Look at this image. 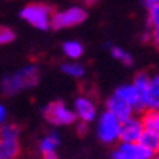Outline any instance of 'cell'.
I'll return each mask as SVG.
<instances>
[{"label": "cell", "mask_w": 159, "mask_h": 159, "mask_svg": "<svg viewBox=\"0 0 159 159\" xmlns=\"http://www.w3.org/2000/svg\"><path fill=\"white\" fill-rule=\"evenodd\" d=\"M39 83L38 65H25L0 80V93L5 96H16L21 91L31 89Z\"/></svg>", "instance_id": "6da1fadb"}, {"label": "cell", "mask_w": 159, "mask_h": 159, "mask_svg": "<svg viewBox=\"0 0 159 159\" xmlns=\"http://www.w3.org/2000/svg\"><path fill=\"white\" fill-rule=\"evenodd\" d=\"M21 20H25L28 25H31L36 30L46 31L52 26V16H54V10L52 7H49L46 3H28L25 5L20 11Z\"/></svg>", "instance_id": "7a4b0ae2"}, {"label": "cell", "mask_w": 159, "mask_h": 159, "mask_svg": "<svg viewBox=\"0 0 159 159\" xmlns=\"http://www.w3.org/2000/svg\"><path fill=\"white\" fill-rule=\"evenodd\" d=\"M42 115L50 125H55V127H67V125H73L76 122L75 111L70 109L62 101H54V102L47 104L44 111H42Z\"/></svg>", "instance_id": "3957f363"}, {"label": "cell", "mask_w": 159, "mask_h": 159, "mask_svg": "<svg viewBox=\"0 0 159 159\" xmlns=\"http://www.w3.org/2000/svg\"><path fill=\"white\" fill-rule=\"evenodd\" d=\"M120 132H122V122L115 117L114 114L109 111H104L98 119V138L106 143V144H112L115 141L120 140Z\"/></svg>", "instance_id": "277c9868"}, {"label": "cell", "mask_w": 159, "mask_h": 159, "mask_svg": "<svg viewBox=\"0 0 159 159\" xmlns=\"http://www.w3.org/2000/svg\"><path fill=\"white\" fill-rule=\"evenodd\" d=\"M88 13L83 7H68L65 10L54 11L52 16V28L54 30H67V28H73L81 25L86 20Z\"/></svg>", "instance_id": "5b68a950"}, {"label": "cell", "mask_w": 159, "mask_h": 159, "mask_svg": "<svg viewBox=\"0 0 159 159\" xmlns=\"http://www.w3.org/2000/svg\"><path fill=\"white\" fill-rule=\"evenodd\" d=\"M144 132L143 119L140 117H130L128 120L122 122V132H120V141L124 143H138Z\"/></svg>", "instance_id": "8992f818"}, {"label": "cell", "mask_w": 159, "mask_h": 159, "mask_svg": "<svg viewBox=\"0 0 159 159\" xmlns=\"http://www.w3.org/2000/svg\"><path fill=\"white\" fill-rule=\"evenodd\" d=\"M73 111L76 114V119L80 122H84V124H89L96 119L98 115V107L96 102L88 96H80L75 99L73 104Z\"/></svg>", "instance_id": "52a82bcc"}, {"label": "cell", "mask_w": 159, "mask_h": 159, "mask_svg": "<svg viewBox=\"0 0 159 159\" xmlns=\"http://www.w3.org/2000/svg\"><path fill=\"white\" fill-rule=\"evenodd\" d=\"M106 111H109L111 114H114L120 122H125L130 117H133L135 109L132 106H128L125 101H122L119 96L112 94L109 99L106 101Z\"/></svg>", "instance_id": "ba28073f"}, {"label": "cell", "mask_w": 159, "mask_h": 159, "mask_svg": "<svg viewBox=\"0 0 159 159\" xmlns=\"http://www.w3.org/2000/svg\"><path fill=\"white\" fill-rule=\"evenodd\" d=\"M115 96H119L122 101H125L128 106H132L135 111H143V99H141V94L140 91L136 89V86L132 83V84H122L119 86L114 93Z\"/></svg>", "instance_id": "9c48e42d"}, {"label": "cell", "mask_w": 159, "mask_h": 159, "mask_svg": "<svg viewBox=\"0 0 159 159\" xmlns=\"http://www.w3.org/2000/svg\"><path fill=\"white\" fill-rule=\"evenodd\" d=\"M143 107L146 111H157L159 109V75L151 76L148 91L143 96Z\"/></svg>", "instance_id": "30bf717a"}, {"label": "cell", "mask_w": 159, "mask_h": 159, "mask_svg": "<svg viewBox=\"0 0 159 159\" xmlns=\"http://www.w3.org/2000/svg\"><path fill=\"white\" fill-rule=\"evenodd\" d=\"M120 153H124L127 156H132V157H141V159H153V153L149 149H146L143 144L138 141V143H124L122 141L117 148Z\"/></svg>", "instance_id": "8fae6325"}, {"label": "cell", "mask_w": 159, "mask_h": 159, "mask_svg": "<svg viewBox=\"0 0 159 159\" xmlns=\"http://www.w3.org/2000/svg\"><path fill=\"white\" fill-rule=\"evenodd\" d=\"M20 153V140H10L0 136V159H18Z\"/></svg>", "instance_id": "7c38bea8"}, {"label": "cell", "mask_w": 159, "mask_h": 159, "mask_svg": "<svg viewBox=\"0 0 159 159\" xmlns=\"http://www.w3.org/2000/svg\"><path fill=\"white\" fill-rule=\"evenodd\" d=\"M59 146H60V136H59V133H55V132L46 135L44 138L39 141V151H41L42 156L55 154V151H57Z\"/></svg>", "instance_id": "4fadbf2b"}, {"label": "cell", "mask_w": 159, "mask_h": 159, "mask_svg": "<svg viewBox=\"0 0 159 159\" xmlns=\"http://www.w3.org/2000/svg\"><path fill=\"white\" fill-rule=\"evenodd\" d=\"M140 143H141L146 149H149L154 156L159 154V133L156 132V130H148V128H144Z\"/></svg>", "instance_id": "5bb4252c"}, {"label": "cell", "mask_w": 159, "mask_h": 159, "mask_svg": "<svg viewBox=\"0 0 159 159\" xmlns=\"http://www.w3.org/2000/svg\"><path fill=\"white\" fill-rule=\"evenodd\" d=\"M62 50L70 60H78L80 57L83 55L84 47H83L81 42H78V41H65L63 46H62Z\"/></svg>", "instance_id": "9a60e30c"}, {"label": "cell", "mask_w": 159, "mask_h": 159, "mask_svg": "<svg viewBox=\"0 0 159 159\" xmlns=\"http://www.w3.org/2000/svg\"><path fill=\"white\" fill-rule=\"evenodd\" d=\"M62 71L71 78H81L86 73V68H84V65L78 63L76 60H70V62L62 65Z\"/></svg>", "instance_id": "2e32d148"}, {"label": "cell", "mask_w": 159, "mask_h": 159, "mask_svg": "<svg viewBox=\"0 0 159 159\" xmlns=\"http://www.w3.org/2000/svg\"><path fill=\"white\" fill-rule=\"evenodd\" d=\"M141 119H143L144 128L156 130L159 133V109L157 111H146V114H144Z\"/></svg>", "instance_id": "e0dca14e"}, {"label": "cell", "mask_w": 159, "mask_h": 159, "mask_svg": "<svg viewBox=\"0 0 159 159\" xmlns=\"http://www.w3.org/2000/svg\"><path fill=\"white\" fill-rule=\"evenodd\" d=\"M149 81H151V76H148V73H138V75L135 76V80H133V84L136 86V89L140 91L141 99H143L144 94H146L148 86H149ZM143 109H144V107H143Z\"/></svg>", "instance_id": "ac0fdd59"}, {"label": "cell", "mask_w": 159, "mask_h": 159, "mask_svg": "<svg viewBox=\"0 0 159 159\" xmlns=\"http://www.w3.org/2000/svg\"><path fill=\"white\" fill-rule=\"evenodd\" d=\"M111 55L114 57L115 60H119L122 62L124 65H132L133 59H132V55H130L125 49H122V47H117V46H114L111 47Z\"/></svg>", "instance_id": "d6986e66"}, {"label": "cell", "mask_w": 159, "mask_h": 159, "mask_svg": "<svg viewBox=\"0 0 159 159\" xmlns=\"http://www.w3.org/2000/svg\"><path fill=\"white\" fill-rule=\"evenodd\" d=\"M0 136L10 140H20V127L15 124H5L3 127H0Z\"/></svg>", "instance_id": "ffe728a7"}, {"label": "cell", "mask_w": 159, "mask_h": 159, "mask_svg": "<svg viewBox=\"0 0 159 159\" xmlns=\"http://www.w3.org/2000/svg\"><path fill=\"white\" fill-rule=\"evenodd\" d=\"M15 41V31L8 26L0 25V46H7Z\"/></svg>", "instance_id": "44dd1931"}, {"label": "cell", "mask_w": 159, "mask_h": 159, "mask_svg": "<svg viewBox=\"0 0 159 159\" xmlns=\"http://www.w3.org/2000/svg\"><path fill=\"white\" fill-rule=\"evenodd\" d=\"M148 21L151 28L159 26V5H153L148 8Z\"/></svg>", "instance_id": "7402d4cb"}, {"label": "cell", "mask_w": 159, "mask_h": 159, "mask_svg": "<svg viewBox=\"0 0 159 159\" xmlns=\"http://www.w3.org/2000/svg\"><path fill=\"white\" fill-rule=\"evenodd\" d=\"M7 109H5V106L0 102V127H3L5 124H7Z\"/></svg>", "instance_id": "603a6c76"}, {"label": "cell", "mask_w": 159, "mask_h": 159, "mask_svg": "<svg viewBox=\"0 0 159 159\" xmlns=\"http://www.w3.org/2000/svg\"><path fill=\"white\" fill-rule=\"evenodd\" d=\"M112 159H141V157H132V156H127V154H124V153H120L119 149H114Z\"/></svg>", "instance_id": "cb8c5ba5"}, {"label": "cell", "mask_w": 159, "mask_h": 159, "mask_svg": "<svg viewBox=\"0 0 159 159\" xmlns=\"http://www.w3.org/2000/svg\"><path fill=\"white\" fill-rule=\"evenodd\" d=\"M151 38H153V42L156 44V47L159 49V26L153 28V33H151Z\"/></svg>", "instance_id": "d4e9b609"}, {"label": "cell", "mask_w": 159, "mask_h": 159, "mask_svg": "<svg viewBox=\"0 0 159 159\" xmlns=\"http://www.w3.org/2000/svg\"><path fill=\"white\" fill-rule=\"evenodd\" d=\"M144 3H146V7L149 8V7H153V5H159V0H143Z\"/></svg>", "instance_id": "484cf974"}, {"label": "cell", "mask_w": 159, "mask_h": 159, "mask_svg": "<svg viewBox=\"0 0 159 159\" xmlns=\"http://www.w3.org/2000/svg\"><path fill=\"white\" fill-rule=\"evenodd\" d=\"M42 159H57L55 154H47V156H42Z\"/></svg>", "instance_id": "4316f807"}, {"label": "cell", "mask_w": 159, "mask_h": 159, "mask_svg": "<svg viewBox=\"0 0 159 159\" xmlns=\"http://www.w3.org/2000/svg\"><path fill=\"white\" fill-rule=\"evenodd\" d=\"M154 159H159V154H156V157H154Z\"/></svg>", "instance_id": "83f0119b"}, {"label": "cell", "mask_w": 159, "mask_h": 159, "mask_svg": "<svg viewBox=\"0 0 159 159\" xmlns=\"http://www.w3.org/2000/svg\"><path fill=\"white\" fill-rule=\"evenodd\" d=\"M88 2H93V0H88Z\"/></svg>", "instance_id": "f1b7e54d"}]
</instances>
